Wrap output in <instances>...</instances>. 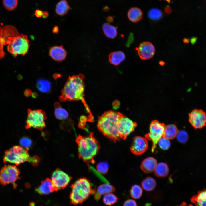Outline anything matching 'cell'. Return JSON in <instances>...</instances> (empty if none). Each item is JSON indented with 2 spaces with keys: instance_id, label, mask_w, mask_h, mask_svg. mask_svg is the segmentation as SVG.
Segmentation results:
<instances>
[{
  "instance_id": "cell-24",
  "label": "cell",
  "mask_w": 206,
  "mask_h": 206,
  "mask_svg": "<svg viewBox=\"0 0 206 206\" xmlns=\"http://www.w3.org/2000/svg\"><path fill=\"white\" fill-rule=\"evenodd\" d=\"M178 131L175 125H168L165 126L163 137L169 140H172L176 137Z\"/></svg>"
},
{
  "instance_id": "cell-29",
  "label": "cell",
  "mask_w": 206,
  "mask_h": 206,
  "mask_svg": "<svg viewBox=\"0 0 206 206\" xmlns=\"http://www.w3.org/2000/svg\"><path fill=\"white\" fill-rule=\"evenodd\" d=\"M148 15L149 18L152 20L158 21L162 18L163 14L159 9L153 8L149 11Z\"/></svg>"
},
{
  "instance_id": "cell-30",
  "label": "cell",
  "mask_w": 206,
  "mask_h": 206,
  "mask_svg": "<svg viewBox=\"0 0 206 206\" xmlns=\"http://www.w3.org/2000/svg\"><path fill=\"white\" fill-rule=\"evenodd\" d=\"M118 199L116 195L112 193H109L104 195L103 198V202L106 205L111 206L116 203Z\"/></svg>"
},
{
  "instance_id": "cell-5",
  "label": "cell",
  "mask_w": 206,
  "mask_h": 206,
  "mask_svg": "<svg viewBox=\"0 0 206 206\" xmlns=\"http://www.w3.org/2000/svg\"><path fill=\"white\" fill-rule=\"evenodd\" d=\"M70 195L71 203L74 205L81 204L90 195L95 194L96 190L93 188L92 183L88 179L83 177L77 180L72 185Z\"/></svg>"
},
{
  "instance_id": "cell-3",
  "label": "cell",
  "mask_w": 206,
  "mask_h": 206,
  "mask_svg": "<svg viewBox=\"0 0 206 206\" xmlns=\"http://www.w3.org/2000/svg\"><path fill=\"white\" fill-rule=\"evenodd\" d=\"M121 113L112 110L104 112L99 118L97 127L105 136L114 142L120 138L119 132V124Z\"/></svg>"
},
{
  "instance_id": "cell-32",
  "label": "cell",
  "mask_w": 206,
  "mask_h": 206,
  "mask_svg": "<svg viewBox=\"0 0 206 206\" xmlns=\"http://www.w3.org/2000/svg\"><path fill=\"white\" fill-rule=\"evenodd\" d=\"M3 4L4 7L9 11H12L17 7V0H3Z\"/></svg>"
},
{
  "instance_id": "cell-40",
  "label": "cell",
  "mask_w": 206,
  "mask_h": 206,
  "mask_svg": "<svg viewBox=\"0 0 206 206\" xmlns=\"http://www.w3.org/2000/svg\"><path fill=\"white\" fill-rule=\"evenodd\" d=\"M197 39V38L196 37H192L190 41L191 43L193 45L196 42Z\"/></svg>"
},
{
  "instance_id": "cell-34",
  "label": "cell",
  "mask_w": 206,
  "mask_h": 206,
  "mask_svg": "<svg viewBox=\"0 0 206 206\" xmlns=\"http://www.w3.org/2000/svg\"><path fill=\"white\" fill-rule=\"evenodd\" d=\"M177 140L182 143L186 142L188 139V135L187 132L183 130L178 131L176 136Z\"/></svg>"
},
{
  "instance_id": "cell-1",
  "label": "cell",
  "mask_w": 206,
  "mask_h": 206,
  "mask_svg": "<svg viewBox=\"0 0 206 206\" xmlns=\"http://www.w3.org/2000/svg\"><path fill=\"white\" fill-rule=\"evenodd\" d=\"M29 45L27 35L20 34L15 27L10 25L0 26V58L4 56V46H7V51L16 56L27 54Z\"/></svg>"
},
{
  "instance_id": "cell-13",
  "label": "cell",
  "mask_w": 206,
  "mask_h": 206,
  "mask_svg": "<svg viewBox=\"0 0 206 206\" xmlns=\"http://www.w3.org/2000/svg\"><path fill=\"white\" fill-rule=\"evenodd\" d=\"M148 147V142L146 138L136 136L133 139L130 150L134 154L140 155L143 154L147 150Z\"/></svg>"
},
{
  "instance_id": "cell-39",
  "label": "cell",
  "mask_w": 206,
  "mask_h": 206,
  "mask_svg": "<svg viewBox=\"0 0 206 206\" xmlns=\"http://www.w3.org/2000/svg\"><path fill=\"white\" fill-rule=\"evenodd\" d=\"M164 11L166 14H169L172 12V9L170 6L167 5L165 7Z\"/></svg>"
},
{
  "instance_id": "cell-23",
  "label": "cell",
  "mask_w": 206,
  "mask_h": 206,
  "mask_svg": "<svg viewBox=\"0 0 206 206\" xmlns=\"http://www.w3.org/2000/svg\"><path fill=\"white\" fill-rule=\"evenodd\" d=\"M70 9L69 5L66 0H61L56 4L55 8V12L57 14L63 16L67 14Z\"/></svg>"
},
{
  "instance_id": "cell-27",
  "label": "cell",
  "mask_w": 206,
  "mask_h": 206,
  "mask_svg": "<svg viewBox=\"0 0 206 206\" xmlns=\"http://www.w3.org/2000/svg\"><path fill=\"white\" fill-rule=\"evenodd\" d=\"M142 189L147 191L153 190L156 186V182L155 179L152 177H148L144 179L141 183Z\"/></svg>"
},
{
  "instance_id": "cell-6",
  "label": "cell",
  "mask_w": 206,
  "mask_h": 206,
  "mask_svg": "<svg viewBox=\"0 0 206 206\" xmlns=\"http://www.w3.org/2000/svg\"><path fill=\"white\" fill-rule=\"evenodd\" d=\"M3 161L5 163H13L17 165L28 161L35 166L39 162V158L37 156H31L28 149L20 146H15L5 151Z\"/></svg>"
},
{
  "instance_id": "cell-17",
  "label": "cell",
  "mask_w": 206,
  "mask_h": 206,
  "mask_svg": "<svg viewBox=\"0 0 206 206\" xmlns=\"http://www.w3.org/2000/svg\"><path fill=\"white\" fill-rule=\"evenodd\" d=\"M115 189L109 183H106L100 185L97 188L94 194V198L96 201L99 200L102 195L115 192Z\"/></svg>"
},
{
  "instance_id": "cell-15",
  "label": "cell",
  "mask_w": 206,
  "mask_h": 206,
  "mask_svg": "<svg viewBox=\"0 0 206 206\" xmlns=\"http://www.w3.org/2000/svg\"><path fill=\"white\" fill-rule=\"evenodd\" d=\"M36 191L40 195H47L57 190L51 180L47 178L41 182V184L36 189Z\"/></svg>"
},
{
  "instance_id": "cell-45",
  "label": "cell",
  "mask_w": 206,
  "mask_h": 206,
  "mask_svg": "<svg viewBox=\"0 0 206 206\" xmlns=\"http://www.w3.org/2000/svg\"><path fill=\"white\" fill-rule=\"evenodd\" d=\"M159 64L160 65L162 66H163L165 64V62L162 61H160L159 62Z\"/></svg>"
},
{
  "instance_id": "cell-9",
  "label": "cell",
  "mask_w": 206,
  "mask_h": 206,
  "mask_svg": "<svg viewBox=\"0 0 206 206\" xmlns=\"http://www.w3.org/2000/svg\"><path fill=\"white\" fill-rule=\"evenodd\" d=\"M20 172L15 166L5 165L0 171V183L3 185L14 184L18 179Z\"/></svg>"
},
{
  "instance_id": "cell-44",
  "label": "cell",
  "mask_w": 206,
  "mask_h": 206,
  "mask_svg": "<svg viewBox=\"0 0 206 206\" xmlns=\"http://www.w3.org/2000/svg\"><path fill=\"white\" fill-rule=\"evenodd\" d=\"M183 42L185 43H188L189 42V40L186 38H184L183 39Z\"/></svg>"
},
{
  "instance_id": "cell-22",
  "label": "cell",
  "mask_w": 206,
  "mask_h": 206,
  "mask_svg": "<svg viewBox=\"0 0 206 206\" xmlns=\"http://www.w3.org/2000/svg\"><path fill=\"white\" fill-rule=\"evenodd\" d=\"M155 175L158 177H165L169 174V169L167 164L164 162L157 163L154 171Z\"/></svg>"
},
{
  "instance_id": "cell-7",
  "label": "cell",
  "mask_w": 206,
  "mask_h": 206,
  "mask_svg": "<svg viewBox=\"0 0 206 206\" xmlns=\"http://www.w3.org/2000/svg\"><path fill=\"white\" fill-rule=\"evenodd\" d=\"M46 118V113L43 110L29 109L25 127L27 129L32 127L42 130L46 126L45 121Z\"/></svg>"
},
{
  "instance_id": "cell-36",
  "label": "cell",
  "mask_w": 206,
  "mask_h": 206,
  "mask_svg": "<svg viewBox=\"0 0 206 206\" xmlns=\"http://www.w3.org/2000/svg\"><path fill=\"white\" fill-rule=\"evenodd\" d=\"M19 143L23 147L28 149L31 146L32 141L29 138L27 137H23L20 140Z\"/></svg>"
},
{
  "instance_id": "cell-10",
  "label": "cell",
  "mask_w": 206,
  "mask_h": 206,
  "mask_svg": "<svg viewBox=\"0 0 206 206\" xmlns=\"http://www.w3.org/2000/svg\"><path fill=\"white\" fill-rule=\"evenodd\" d=\"M137 124L122 114L119 121V132L120 138L125 140L134 130Z\"/></svg>"
},
{
  "instance_id": "cell-33",
  "label": "cell",
  "mask_w": 206,
  "mask_h": 206,
  "mask_svg": "<svg viewBox=\"0 0 206 206\" xmlns=\"http://www.w3.org/2000/svg\"><path fill=\"white\" fill-rule=\"evenodd\" d=\"M109 165L106 161H103L99 162L96 166V169L101 174L106 173L108 170Z\"/></svg>"
},
{
  "instance_id": "cell-43",
  "label": "cell",
  "mask_w": 206,
  "mask_h": 206,
  "mask_svg": "<svg viewBox=\"0 0 206 206\" xmlns=\"http://www.w3.org/2000/svg\"><path fill=\"white\" fill-rule=\"evenodd\" d=\"M176 206H192V205L191 204L188 205L186 202H183L180 205H177Z\"/></svg>"
},
{
  "instance_id": "cell-37",
  "label": "cell",
  "mask_w": 206,
  "mask_h": 206,
  "mask_svg": "<svg viewBox=\"0 0 206 206\" xmlns=\"http://www.w3.org/2000/svg\"><path fill=\"white\" fill-rule=\"evenodd\" d=\"M123 206H137V205L135 200L132 199H129L124 202Z\"/></svg>"
},
{
  "instance_id": "cell-26",
  "label": "cell",
  "mask_w": 206,
  "mask_h": 206,
  "mask_svg": "<svg viewBox=\"0 0 206 206\" xmlns=\"http://www.w3.org/2000/svg\"><path fill=\"white\" fill-rule=\"evenodd\" d=\"M54 114L56 118L59 120L67 119L69 116L68 112L62 107L59 103H56L54 105Z\"/></svg>"
},
{
  "instance_id": "cell-38",
  "label": "cell",
  "mask_w": 206,
  "mask_h": 206,
  "mask_svg": "<svg viewBox=\"0 0 206 206\" xmlns=\"http://www.w3.org/2000/svg\"><path fill=\"white\" fill-rule=\"evenodd\" d=\"M43 12L41 10L37 9L35 11L34 14L37 17L39 18L42 17L43 15Z\"/></svg>"
},
{
  "instance_id": "cell-11",
  "label": "cell",
  "mask_w": 206,
  "mask_h": 206,
  "mask_svg": "<svg viewBox=\"0 0 206 206\" xmlns=\"http://www.w3.org/2000/svg\"><path fill=\"white\" fill-rule=\"evenodd\" d=\"M71 177L59 169H57L52 173L51 181L57 190L63 189L68 184Z\"/></svg>"
},
{
  "instance_id": "cell-4",
  "label": "cell",
  "mask_w": 206,
  "mask_h": 206,
  "mask_svg": "<svg viewBox=\"0 0 206 206\" xmlns=\"http://www.w3.org/2000/svg\"><path fill=\"white\" fill-rule=\"evenodd\" d=\"M76 141L78 146L79 157L85 162L94 163V157L100 146L93 133L91 132L86 136L79 135L76 138Z\"/></svg>"
},
{
  "instance_id": "cell-41",
  "label": "cell",
  "mask_w": 206,
  "mask_h": 206,
  "mask_svg": "<svg viewBox=\"0 0 206 206\" xmlns=\"http://www.w3.org/2000/svg\"><path fill=\"white\" fill-rule=\"evenodd\" d=\"M48 15L49 14L48 12L47 11H45L43 12L42 17L43 18H47L48 16Z\"/></svg>"
},
{
  "instance_id": "cell-18",
  "label": "cell",
  "mask_w": 206,
  "mask_h": 206,
  "mask_svg": "<svg viewBox=\"0 0 206 206\" xmlns=\"http://www.w3.org/2000/svg\"><path fill=\"white\" fill-rule=\"evenodd\" d=\"M157 163V161L154 158L148 157L142 162L140 168L144 172L146 173H150L154 172Z\"/></svg>"
},
{
  "instance_id": "cell-19",
  "label": "cell",
  "mask_w": 206,
  "mask_h": 206,
  "mask_svg": "<svg viewBox=\"0 0 206 206\" xmlns=\"http://www.w3.org/2000/svg\"><path fill=\"white\" fill-rule=\"evenodd\" d=\"M124 53L121 51L114 52L111 53L109 55V61L112 64L115 66L119 65L125 59Z\"/></svg>"
},
{
  "instance_id": "cell-31",
  "label": "cell",
  "mask_w": 206,
  "mask_h": 206,
  "mask_svg": "<svg viewBox=\"0 0 206 206\" xmlns=\"http://www.w3.org/2000/svg\"><path fill=\"white\" fill-rule=\"evenodd\" d=\"M143 191L141 187L139 185H133L130 191L131 197L134 199H139L142 196Z\"/></svg>"
},
{
  "instance_id": "cell-20",
  "label": "cell",
  "mask_w": 206,
  "mask_h": 206,
  "mask_svg": "<svg viewBox=\"0 0 206 206\" xmlns=\"http://www.w3.org/2000/svg\"><path fill=\"white\" fill-rule=\"evenodd\" d=\"M190 201L196 206H206V190L199 191L191 198Z\"/></svg>"
},
{
  "instance_id": "cell-12",
  "label": "cell",
  "mask_w": 206,
  "mask_h": 206,
  "mask_svg": "<svg viewBox=\"0 0 206 206\" xmlns=\"http://www.w3.org/2000/svg\"><path fill=\"white\" fill-rule=\"evenodd\" d=\"M189 115V121L194 128L201 129L206 125V114L202 110H193Z\"/></svg>"
},
{
  "instance_id": "cell-28",
  "label": "cell",
  "mask_w": 206,
  "mask_h": 206,
  "mask_svg": "<svg viewBox=\"0 0 206 206\" xmlns=\"http://www.w3.org/2000/svg\"><path fill=\"white\" fill-rule=\"evenodd\" d=\"M37 87L41 92L47 93L49 92L51 88L50 82L44 79H39L37 81Z\"/></svg>"
},
{
  "instance_id": "cell-25",
  "label": "cell",
  "mask_w": 206,
  "mask_h": 206,
  "mask_svg": "<svg viewBox=\"0 0 206 206\" xmlns=\"http://www.w3.org/2000/svg\"><path fill=\"white\" fill-rule=\"evenodd\" d=\"M102 30L105 36L110 39L115 38L117 34V30L114 26L108 23H104L102 26Z\"/></svg>"
},
{
  "instance_id": "cell-8",
  "label": "cell",
  "mask_w": 206,
  "mask_h": 206,
  "mask_svg": "<svg viewBox=\"0 0 206 206\" xmlns=\"http://www.w3.org/2000/svg\"><path fill=\"white\" fill-rule=\"evenodd\" d=\"M165 127L164 123L159 122L157 120L153 121L150 125L149 132L145 136L147 140L152 142L151 150L153 153L155 150L159 140L163 137Z\"/></svg>"
},
{
  "instance_id": "cell-35",
  "label": "cell",
  "mask_w": 206,
  "mask_h": 206,
  "mask_svg": "<svg viewBox=\"0 0 206 206\" xmlns=\"http://www.w3.org/2000/svg\"><path fill=\"white\" fill-rule=\"evenodd\" d=\"M169 140L163 137L159 140L158 143L160 148L164 150L168 149L171 145Z\"/></svg>"
},
{
  "instance_id": "cell-14",
  "label": "cell",
  "mask_w": 206,
  "mask_h": 206,
  "mask_svg": "<svg viewBox=\"0 0 206 206\" xmlns=\"http://www.w3.org/2000/svg\"><path fill=\"white\" fill-rule=\"evenodd\" d=\"M135 49L137 51L140 58L143 60H147L151 58L155 53V49L154 45L148 41L142 42Z\"/></svg>"
},
{
  "instance_id": "cell-16",
  "label": "cell",
  "mask_w": 206,
  "mask_h": 206,
  "mask_svg": "<svg viewBox=\"0 0 206 206\" xmlns=\"http://www.w3.org/2000/svg\"><path fill=\"white\" fill-rule=\"evenodd\" d=\"M49 55L54 60L61 62L65 59L67 55V52L62 45L54 46L50 49Z\"/></svg>"
},
{
  "instance_id": "cell-2",
  "label": "cell",
  "mask_w": 206,
  "mask_h": 206,
  "mask_svg": "<svg viewBox=\"0 0 206 206\" xmlns=\"http://www.w3.org/2000/svg\"><path fill=\"white\" fill-rule=\"evenodd\" d=\"M84 78V75L81 74L69 76L62 90L59 100L62 102L81 100L87 111L90 113L84 97L85 88Z\"/></svg>"
},
{
  "instance_id": "cell-21",
  "label": "cell",
  "mask_w": 206,
  "mask_h": 206,
  "mask_svg": "<svg viewBox=\"0 0 206 206\" xmlns=\"http://www.w3.org/2000/svg\"><path fill=\"white\" fill-rule=\"evenodd\" d=\"M142 15L140 9L137 7H133L128 10L127 16L130 21L133 23H136L142 19Z\"/></svg>"
},
{
  "instance_id": "cell-42",
  "label": "cell",
  "mask_w": 206,
  "mask_h": 206,
  "mask_svg": "<svg viewBox=\"0 0 206 206\" xmlns=\"http://www.w3.org/2000/svg\"><path fill=\"white\" fill-rule=\"evenodd\" d=\"M58 30L59 29L58 27L57 26H55L53 28L52 31L54 33H57L58 32Z\"/></svg>"
}]
</instances>
